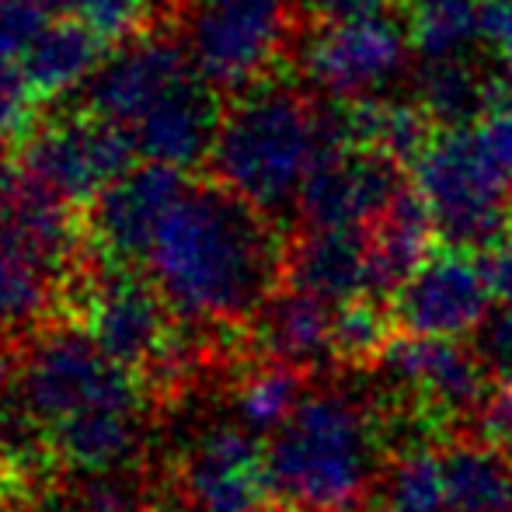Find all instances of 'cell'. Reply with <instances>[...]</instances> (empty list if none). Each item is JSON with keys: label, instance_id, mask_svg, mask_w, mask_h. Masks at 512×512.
Listing matches in <instances>:
<instances>
[{"label": "cell", "instance_id": "1", "mask_svg": "<svg viewBox=\"0 0 512 512\" xmlns=\"http://www.w3.org/2000/svg\"><path fill=\"white\" fill-rule=\"evenodd\" d=\"M182 324L203 335H251L283 290L286 237L276 216L213 182H189L140 265Z\"/></svg>", "mask_w": 512, "mask_h": 512}, {"label": "cell", "instance_id": "2", "mask_svg": "<svg viewBox=\"0 0 512 512\" xmlns=\"http://www.w3.org/2000/svg\"><path fill=\"white\" fill-rule=\"evenodd\" d=\"M324 373L293 415L265 436V464L290 512H359L377 499L398 432L373 380Z\"/></svg>", "mask_w": 512, "mask_h": 512}, {"label": "cell", "instance_id": "3", "mask_svg": "<svg viewBox=\"0 0 512 512\" xmlns=\"http://www.w3.org/2000/svg\"><path fill=\"white\" fill-rule=\"evenodd\" d=\"M338 126V108L328 112L290 77L272 74L223 105L209 168L269 216L297 213L307 175Z\"/></svg>", "mask_w": 512, "mask_h": 512}, {"label": "cell", "instance_id": "4", "mask_svg": "<svg viewBox=\"0 0 512 512\" xmlns=\"http://www.w3.org/2000/svg\"><path fill=\"white\" fill-rule=\"evenodd\" d=\"M300 0H185L182 42L220 95L279 74L300 46Z\"/></svg>", "mask_w": 512, "mask_h": 512}, {"label": "cell", "instance_id": "5", "mask_svg": "<svg viewBox=\"0 0 512 512\" xmlns=\"http://www.w3.org/2000/svg\"><path fill=\"white\" fill-rule=\"evenodd\" d=\"M432 209L439 241L485 251L512 220V182L492 164L467 126H443L411 168Z\"/></svg>", "mask_w": 512, "mask_h": 512}, {"label": "cell", "instance_id": "6", "mask_svg": "<svg viewBox=\"0 0 512 512\" xmlns=\"http://www.w3.org/2000/svg\"><path fill=\"white\" fill-rule=\"evenodd\" d=\"M171 495L185 512H290L265 464V436L237 418L206 422L168 467Z\"/></svg>", "mask_w": 512, "mask_h": 512}, {"label": "cell", "instance_id": "7", "mask_svg": "<svg viewBox=\"0 0 512 512\" xmlns=\"http://www.w3.org/2000/svg\"><path fill=\"white\" fill-rule=\"evenodd\" d=\"M136 161L140 154H136L129 129L88 108L35 122L21 136L18 150L21 175L77 209H88L91 199L105 192Z\"/></svg>", "mask_w": 512, "mask_h": 512}, {"label": "cell", "instance_id": "8", "mask_svg": "<svg viewBox=\"0 0 512 512\" xmlns=\"http://www.w3.org/2000/svg\"><path fill=\"white\" fill-rule=\"evenodd\" d=\"M408 46L405 21L384 14L314 21L300 42V67L307 81L335 102H359L377 95L405 67Z\"/></svg>", "mask_w": 512, "mask_h": 512}, {"label": "cell", "instance_id": "9", "mask_svg": "<svg viewBox=\"0 0 512 512\" xmlns=\"http://www.w3.org/2000/svg\"><path fill=\"white\" fill-rule=\"evenodd\" d=\"M342 122V119H338ZM411 171L394 157L359 147L338 133L324 143L297 203L304 227H359L366 230L408 185Z\"/></svg>", "mask_w": 512, "mask_h": 512}, {"label": "cell", "instance_id": "10", "mask_svg": "<svg viewBox=\"0 0 512 512\" xmlns=\"http://www.w3.org/2000/svg\"><path fill=\"white\" fill-rule=\"evenodd\" d=\"M492 300L478 251L439 241V248L391 297V310L405 335L467 338L478 335L488 321Z\"/></svg>", "mask_w": 512, "mask_h": 512}, {"label": "cell", "instance_id": "11", "mask_svg": "<svg viewBox=\"0 0 512 512\" xmlns=\"http://www.w3.org/2000/svg\"><path fill=\"white\" fill-rule=\"evenodd\" d=\"M189 189L182 168L157 161H136L84 209V237L98 258L122 265H143L157 230L171 206Z\"/></svg>", "mask_w": 512, "mask_h": 512}, {"label": "cell", "instance_id": "12", "mask_svg": "<svg viewBox=\"0 0 512 512\" xmlns=\"http://www.w3.org/2000/svg\"><path fill=\"white\" fill-rule=\"evenodd\" d=\"M192 74L199 70L178 35L140 32L108 49L102 67L81 88V108L108 122H119L122 129H133L150 108L164 102Z\"/></svg>", "mask_w": 512, "mask_h": 512}, {"label": "cell", "instance_id": "13", "mask_svg": "<svg viewBox=\"0 0 512 512\" xmlns=\"http://www.w3.org/2000/svg\"><path fill=\"white\" fill-rule=\"evenodd\" d=\"M223 122L220 91L209 88L199 74L182 81L164 102H157L129 129L140 161L171 164V168H203L216 147Z\"/></svg>", "mask_w": 512, "mask_h": 512}, {"label": "cell", "instance_id": "14", "mask_svg": "<svg viewBox=\"0 0 512 512\" xmlns=\"http://www.w3.org/2000/svg\"><path fill=\"white\" fill-rule=\"evenodd\" d=\"M283 286L345 304L370 293V248L359 227H304L286 237Z\"/></svg>", "mask_w": 512, "mask_h": 512}, {"label": "cell", "instance_id": "15", "mask_svg": "<svg viewBox=\"0 0 512 512\" xmlns=\"http://www.w3.org/2000/svg\"><path fill=\"white\" fill-rule=\"evenodd\" d=\"M335 310L338 304H328V300L314 297V293L283 286L269 300V307L262 310L255 328H251L258 352L286 359V363L300 366V370L314 373V377L338 373Z\"/></svg>", "mask_w": 512, "mask_h": 512}, {"label": "cell", "instance_id": "16", "mask_svg": "<svg viewBox=\"0 0 512 512\" xmlns=\"http://www.w3.org/2000/svg\"><path fill=\"white\" fill-rule=\"evenodd\" d=\"M366 248H370V297L380 300H391L411 272L439 248L436 220L415 182L405 185L394 203L366 227Z\"/></svg>", "mask_w": 512, "mask_h": 512}, {"label": "cell", "instance_id": "17", "mask_svg": "<svg viewBox=\"0 0 512 512\" xmlns=\"http://www.w3.org/2000/svg\"><path fill=\"white\" fill-rule=\"evenodd\" d=\"M446 512H512V446L457 429L436 439Z\"/></svg>", "mask_w": 512, "mask_h": 512}, {"label": "cell", "instance_id": "18", "mask_svg": "<svg viewBox=\"0 0 512 512\" xmlns=\"http://www.w3.org/2000/svg\"><path fill=\"white\" fill-rule=\"evenodd\" d=\"M105 56L108 42L102 35L67 14H56L46 32L32 42V49L21 56V70L39 102H56V98L84 88L102 67Z\"/></svg>", "mask_w": 512, "mask_h": 512}, {"label": "cell", "instance_id": "19", "mask_svg": "<svg viewBox=\"0 0 512 512\" xmlns=\"http://www.w3.org/2000/svg\"><path fill=\"white\" fill-rule=\"evenodd\" d=\"M338 119H342V133L352 143L394 157L408 171L415 168V161L425 154V147L443 129L415 98L394 102V98L370 95L359 98V102H342Z\"/></svg>", "mask_w": 512, "mask_h": 512}, {"label": "cell", "instance_id": "20", "mask_svg": "<svg viewBox=\"0 0 512 512\" xmlns=\"http://www.w3.org/2000/svg\"><path fill=\"white\" fill-rule=\"evenodd\" d=\"M314 373L286 363V359L255 352L234 373H230V405L234 418L248 425L258 436L276 432L293 408L304 401V394L314 387Z\"/></svg>", "mask_w": 512, "mask_h": 512}, {"label": "cell", "instance_id": "21", "mask_svg": "<svg viewBox=\"0 0 512 512\" xmlns=\"http://www.w3.org/2000/svg\"><path fill=\"white\" fill-rule=\"evenodd\" d=\"M415 102L439 126H467L481 119L488 108L509 105L502 77L485 74L467 56H432L422 60L415 74Z\"/></svg>", "mask_w": 512, "mask_h": 512}, {"label": "cell", "instance_id": "22", "mask_svg": "<svg viewBox=\"0 0 512 512\" xmlns=\"http://www.w3.org/2000/svg\"><path fill=\"white\" fill-rule=\"evenodd\" d=\"M373 512H446L436 439H405L391 457Z\"/></svg>", "mask_w": 512, "mask_h": 512}, {"label": "cell", "instance_id": "23", "mask_svg": "<svg viewBox=\"0 0 512 512\" xmlns=\"http://www.w3.org/2000/svg\"><path fill=\"white\" fill-rule=\"evenodd\" d=\"M49 4L56 7V14H67L98 32L108 46L140 35L150 18V0H49Z\"/></svg>", "mask_w": 512, "mask_h": 512}, {"label": "cell", "instance_id": "24", "mask_svg": "<svg viewBox=\"0 0 512 512\" xmlns=\"http://www.w3.org/2000/svg\"><path fill=\"white\" fill-rule=\"evenodd\" d=\"M35 105L39 98L21 70V60L0 53V136L21 140L35 126Z\"/></svg>", "mask_w": 512, "mask_h": 512}, {"label": "cell", "instance_id": "25", "mask_svg": "<svg viewBox=\"0 0 512 512\" xmlns=\"http://www.w3.org/2000/svg\"><path fill=\"white\" fill-rule=\"evenodd\" d=\"M53 18L56 7L49 0H0V53L21 60Z\"/></svg>", "mask_w": 512, "mask_h": 512}, {"label": "cell", "instance_id": "26", "mask_svg": "<svg viewBox=\"0 0 512 512\" xmlns=\"http://www.w3.org/2000/svg\"><path fill=\"white\" fill-rule=\"evenodd\" d=\"M35 467H39V460L14 450L4 422H0V512H14L28 495L39 492L42 485L35 478Z\"/></svg>", "mask_w": 512, "mask_h": 512}, {"label": "cell", "instance_id": "27", "mask_svg": "<svg viewBox=\"0 0 512 512\" xmlns=\"http://www.w3.org/2000/svg\"><path fill=\"white\" fill-rule=\"evenodd\" d=\"M474 345L481 349V356L492 366L495 377L512 380V304H499V314L481 324Z\"/></svg>", "mask_w": 512, "mask_h": 512}, {"label": "cell", "instance_id": "28", "mask_svg": "<svg viewBox=\"0 0 512 512\" xmlns=\"http://www.w3.org/2000/svg\"><path fill=\"white\" fill-rule=\"evenodd\" d=\"M481 39L512 67V0H481Z\"/></svg>", "mask_w": 512, "mask_h": 512}, {"label": "cell", "instance_id": "29", "mask_svg": "<svg viewBox=\"0 0 512 512\" xmlns=\"http://www.w3.org/2000/svg\"><path fill=\"white\" fill-rule=\"evenodd\" d=\"M307 21H342L363 18V14H384L387 7H398V0H300Z\"/></svg>", "mask_w": 512, "mask_h": 512}, {"label": "cell", "instance_id": "30", "mask_svg": "<svg viewBox=\"0 0 512 512\" xmlns=\"http://www.w3.org/2000/svg\"><path fill=\"white\" fill-rule=\"evenodd\" d=\"M14 512H84L81 502L74 499L70 488H46L42 485L35 495H28Z\"/></svg>", "mask_w": 512, "mask_h": 512}, {"label": "cell", "instance_id": "31", "mask_svg": "<svg viewBox=\"0 0 512 512\" xmlns=\"http://www.w3.org/2000/svg\"><path fill=\"white\" fill-rule=\"evenodd\" d=\"M4 147H7V140H4V136H0V182H4V178H7V171H11V168H7V157H4Z\"/></svg>", "mask_w": 512, "mask_h": 512}, {"label": "cell", "instance_id": "32", "mask_svg": "<svg viewBox=\"0 0 512 512\" xmlns=\"http://www.w3.org/2000/svg\"><path fill=\"white\" fill-rule=\"evenodd\" d=\"M502 88H506V102L512 105V67L506 70V74H502Z\"/></svg>", "mask_w": 512, "mask_h": 512}, {"label": "cell", "instance_id": "33", "mask_svg": "<svg viewBox=\"0 0 512 512\" xmlns=\"http://www.w3.org/2000/svg\"><path fill=\"white\" fill-rule=\"evenodd\" d=\"M359 512H373V509H359Z\"/></svg>", "mask_w": 512, "mask_h": 512}]
</instances>
